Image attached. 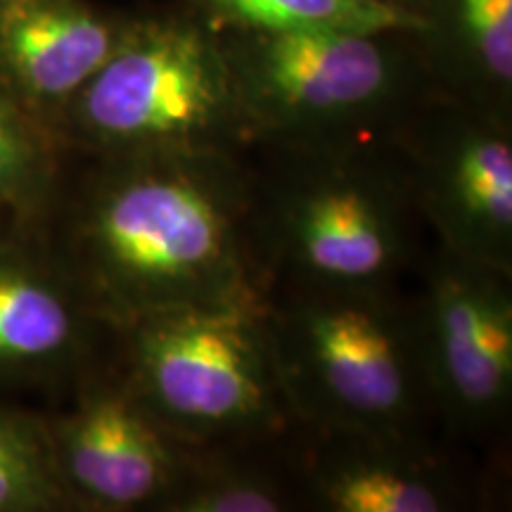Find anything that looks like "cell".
<instances>
[{
    "instance_id": "1",
    "label": "cell",
    "mask_w": 512,
    "mask_h": 512,
    "mask_svg": "<svg viewBox=\"0 0 512 512\" xmlns=\"http://www.w3.org/2000/svg\"><path fill=\"white\" fill-rule=\"evenodd\" d=\"M107 328L176 306L264 311L273 292L247 155H67L38 230Z\"/></svg>"
},
{
    "instance_id": "2",
    "label": "cell",
    "mask_w": 512,
    "mask_h": 512,
    "mask_svg": "<svg viewBox=\"0 0 512 512\" xmlns=\"http://www.w3.org/2000/svg\"><path fill=\"white\" fill-rule=\"evenodd\" d=\"M249 166L273 290L401 285L418 268L425 223L396 140L254 143Z\"/></svg>"
},
{
    "instance_id": "3",
    "label": "cell",
    "mask_w": 512,
    "mask_h": 512,
    "mask_svg": "<svg viewBox=\"0 0 512 512\" xmlns=\"http://www.w3.org/2000/svg\"><path fill=\"white\" fill-rule=\"evenodd\" d=\"M264 323L302 430L434 439L418 309L401 285L275 287Z\"/></svg>"
},
{
    "instance_id": "4",
    "label": "cell",
    "mask_w": 512,
    "mask_h": 512,
    "mask_svg": "<svg viewBox=\"0 0 512 512\" xmlns=\"http://www.w3.org/2000/svg\"><path fill=\"white\" fill-rule=\"evenodd\" d=\"M252 140L342 147L394 140L439 95L413 31H216Z\"/></svg>"
},
{
    "instance_id": "5",
    "label": "cell",
    "mask_w": 512,
    "mask_h": 512,
    "mask_svg": "<svg viewBox=\"0 0 512 512\" xmlns=\"http://www.w3.org/2000/svg\"><path fill=\"white\" fill-rule=\"evenodd\" d=\"M67 155L254 145L221 38L181 3L128 10L119 46L55 124Z\"/></svg>"
},
{
    "instance_id": "6",
    "label": "cell",
    "mask_w": 512,
    "mask_h": 512,
    "mask_svg": "<svg viewBox=\"0 0 512 512\" xmlns=\"http://www.w3.org/2000/svg\"><path fill=\"white\" fill-rule=\"evenodd\" d=\"M110 358L140 406L190 448L299 430L275 368L264 311L176 306L112 330Z\"/></svg>"
},
{
    "instance_id": "7",
    "label": "cell",
    "mask_w": 512,
    "mask_h": 512,
    "mask_svg": "<svg viewBox=\"0 0 512 512\" xmlns=\"http://www.w3.org/2000/svg\"><path fill=\"white\" fill-rule=\"evenodd\" d=\"M422 354L439 427L451 439L503 437L512 413V273L437 242L422 254Z\"/></svg>"
},
{
    "instance_id": "8",
    "label": "cell",
    "mask_w": 512,
    "mask_h": 512,
    "mask_svg": "<svg viewBox=\"0 0 512 512\" xmlns=\"http://www.w3.org/2000/svg\"><path fill=\"white\" fill-rule=\"evenodd\" d=\"M394 140L434 242L512 273V124L432 95Z\"/></svg>"
},
{
    "instance_id": "9",
    "label": "cell",
    "mask_w": 512,
    "mask_h": 512,
    "mask_svg": "<svg viewBox=\"0 0 512 512\" xmlns=\"http://www.w3.org/2000/svg\"><path fill=\"white\" fill-rule=\"evenodd\" d=\"M43 413L57 477L74 512H159L190 446L164 430L121 380L110 351Z\"/></svg>"
},
{
    "instance_id": "10",
    "label": "cell",
    "mask_w": 512,
    "mask_h": 512,
    "mask_svg": "<svg viewBox=\"0 0 512 512\" xmlns=\"http://www.w3.org/2000/svg\"><path fill=\"white\" fill-rule=\"evenodd\" d=\"M110 339L46 240L0 223V394L62 396Z\"/></svg>"
},
{
    "instance_id": "11",
    "label": "cell",
    "mask_w": 512,
    "mask_h": 512,
    "mask_svg": "<svg viewBox=\"0 0 512 512\" xmlns=\"http://www.w3.org/2000/svg\"><path fill=\"white\" fill-rule=\"evenodd\" d=\"M297 451L309 510L458 512L486 501L482 479L437 439L299 427Z\"/></svg>"
},
{
    "instance_id": "12",
    "label": "cell",
    "mask_w": 512,
    "mask_h": 512,
    "mask_svg": "<svg viewBox=\"0 0 512 512\" xmlns=\"http://www.w3.org/2000/svg\"><path fill=\"white\" fill-rule=\"evenodd\" d=\"M128 10L93 0H0V86L55 133L74 95L119 46Z\"/></svg>"
},
{
    "instance_id": "13",
    "label": "cell",
    "mask_w": 512,
    "mask_h": 512,
    "mask_svg": "<svg viewBox=\"0 0 512 512\" xmlns=\"http://www.w3.org/2000/svg\"><path fill=\"white\" fill-rule=\"evenodd\" d=\"M411 12L437 93L512 124V0H415Z\"/></svg>"
},
{
    "instance_id": "14",
    "label": "cell",
    "mask_w": 512,
    "mask_h": 512,
    "mask_svg": "<svg viewBox=\"0 0 512 512\" xmlns=\"http://www.w3.org/2000/svg\"><path fill=\"white\" fill-rule=\"evenodd\" d=\"M297 434L249 444L190 448L188 463L159 512L309 510Z\"/></svg>"
},
{
    "instance_id": "15",
    "label": "cell",
    "mask_w": 512,
    "mask_h": 512,
    "mask_svg": "<svg viewBox=\"0 0 512 512\" xmlns=\"http://www.w3.org/2000/svg\"><path fill=\"white\" fill-rule=\"evenodd\" d=\"M67 152L55 133L0 86V223L41 230L60 190Z\"/></svg>"
},
{
    "instance_id": "16",
    "label": "cell",
    "mask_w": 512,
    "mask_h": 512,
    "mask_svg": "<svg viewBox=\"0 0 512 512\" xmlns=\"http://www.w3.org/2000/svg\"><path fill=\"white\" fill-rule=\"evenodd\" d=\"M214 31H418L413 12L366 0H178Z\"/></svg>"
},
{
    "instance_id": "17",
    "label": "cell",
    "mask_w": 512,
    "mask_h": 512,
    "mask_svg": "<svg viewBox=\"0 0 512 512\" xmlns=\"http://www.w3.org/2000/svg\"><path fill=\"white\" fill-rule=\"evenodd\" d=\"M0 512H74L41 411L0 394Z\"/></svg>"
},
{
    "instance_id": "18",
    "label": "cell",
    "mask_w": 512,
    "mask_h": 512,
    "mask_svg": "<svg viewBox=\"0 0 512 512\" xmlns=\"http://www.w3.org/2000/svg\"><path fill=\"white\" fill-rule=\"evenodd\" d=\"M366 3H377V5H389V8H401L411 12L415 0H366Z\"/></svg>"
}]
</instances>
